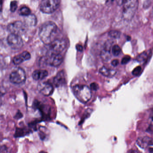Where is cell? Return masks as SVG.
<instances>
[{"instance_id": "cell-1", "label": "cell", "mask_w": 153, "mask_h": 153, "mask_svg": "<svg viewBox=\"0 0 153 153\" xmlns=\"http://www.w3.org/2000/svg\"><path fill=\"white\" fill-rule=\"evenodd\" d=\"M57 32V27L54 22H48L44 23L39 30V36L41 41L48 45L54 41Z\"/></svg>"}, {"instance_id": "cell-2", "label": "cell", "mask_w": 153, "mask_h": 153, "mask_svg": "<svg viewBox=\"0 0 153 153\" xmlns=\"http://www.w3.org/2000/svg\"><path fill=\"white\" fill-rule=\"evenodd\" d=\"M138 0H125L123 3V16L126 20L130 21L134 16L138 7Z\"/></svg>"}, {"instance_id": "cell-3", "label": "cell", "mask_w": 153, "mask_h": 153, "mask_svg": "<svg viewBox=\"0 0 153 153\" xmlns=\"http://www.w3.org/2000/svg\"><path fill=\"white\" fill-rule=\"evenodd\" d=\"M74 95L80 102L84 103L87 102L91 98V92L88 86L82 85H77L73 87Z\"/></svg>"}, {"instance_id": "cell-4", "label": "cell", "mask_w": 153, "mask_h": 153, "mask_svg": "<svg viewBox=\"0 0 153 153\" xmlns=\"http://www.w3.org/2000/svg\"><path fill=\"white\" fill-rule=\"evenodd\" d=\"M26 80V73L24 70L20 67H17L13 69L10 74V82L14 84L24 83Z\"/></svg>"}, {"instance_id": "cell-5", "label": "cell", "mask_w": 153, "mask_h": 153, "mask_svg": "<svg viewBox=\"0 0 153 153\" xmlns=\"http://www.w3.org/2000/svg\"><path fill=\"white\" fill-rule=\"evenodd\" d=\"M59 4V0H42L40 3V10L44 13H52L58 8Z\"/></svg>"}, {"instance_id": "cell-6", "label": "cell", "mask_w": 153, "mask_h": 153, "mask_svg": "<svg viewBox=\"0 0 153 153\" xmlns=\"http://www.w3.org/2000/svg\"><path fill=\"white\" fill-rule=\"evenodd\" d=\"M7 29L12 34L21 36L26 32L27 26L22 22L16 21L9 24L7 27Z\"/></svg>"}, {"instance_id": "cell-7", "label": "cell", "mask_w": 153, "mask_h": 153, "mask_svg": "<svg viewBox=\"0 0 153 153\" xmlns=\"http://www.w3.org/2000/svg\"><path fill=\"white\" fill-rule=\"evenodd\" d=\"M9 45L13 49H19L23 46V42L20 36L11 33L7 39Z\"/></svg>"}, {"instance_id": "cell-8", "label": "cell", "mask_w": 153, "mask_h": 153, "mask_svg": "<svg viewBox=\"0 0 153 153\" xmlns=\"http://www.w3.org/2000/svg\"><path fill=\"white\" fill-rule=\"evenodd\" d=\"M50 53L60 54L66 48V43L62 39H56L48 45Z\"/></svg>"}, {"instance_id": "cell-9", "label": "cell", "mask_w": 153, "mask_h": 153, "mask_svg": "<svg viewBox=\"0 0 153 153\" xmlns=\"http://www.w3.org/2000/svg\"><path fill=\"white\" fill-rule=\"evenodd\" d=\"M46 62L52 66H59L62 62L63 57L61 54L50 53L45 58Z\"/></svg>"}, {"instance_id": "cell-10", "label": "cell", "mask_w": 153, "mask_h": 153, "mask_svg": "<svg viewBox=\"0 0 153 153\" xmlns=\"http://www.w3.org/2000/svg\"><path fill=\"white\" fill-rule=\"evenodd\" d=\"M39 91L45 96H49L53 94V85L47 82H41L37 85Z\"/></svg>"}, {"instance_id": "cell-11", "label": "cell", "mask_w": 153, "mask_h": 153, "mask_svg": "<svg viewBox=\"0 0 153 153\" xmlns=\"http://www.w3.org/2000/svg\"><path fill=\"white\" fill-rule=\"evenodd\" d=\"M31 55L27 51H24L20 54L18 55L13 57V62L15 65H19L25 61L30 59Z\"/></svg>"}, {"instance_id": "cell-12", "label": "cell", "mask_w": 153, "mask_h": 153, "mask_svg": "<svg viewBox=\"0 0 153 153\" xmlns=\"http://www.w3.org/2000/svg\"><path fill=\"white\" fill-rule=\"evenodd\" d=\"M137 144L142 148L153 146V139L148 136L138 137L136 141Z\"/></svg>"}, {"instance_id": "cell-13", "label": "cell", "mask_w": 153, "mask_h": 153, "mask_svg": "<svg viewBox=\"0 0 153 153\" xmlns=\"http://www.w3.org/2000/svg\"><path fill=\"white\" fill-rule=\"evenodd\" d=\"M65 77L64 72L61 71L58 72L54 78L53 82L56 87L62 86L65 83Z\"/></svg>"}, {"instance_id": "cell-14", "label": "cell", "mask_w": 153, "mask_h": 153, "mask_svg": "<svg viewBox=\"0 0 153 153\" xmlns=\"http://www.w3.org/2000/svg\"><path fill=\"white\" fill-rule=\"evenodd\" d=\"M48 74V72L45 70H36L32 74V77L36 81L41 80L45 78Z\"/></svg>"}, {"instance_id": "cell-15", "label": "cell", "mask_w": 153, "mask_h": 153, "mask_svg": "<svg viewBox=\"0 0 153 153\" xmlns=\"http://www.w3.org/2000/svg\"><path fill=\"white\" fill-rule=\"evenodd\" d=\"M99 71L103 76L107 77H113L117 74V71L112 69H108L105 66L101 68Z\"/></svg>"}, {"instance_id": "cell-16", "label": "cell", "mask_w": 153, "mask_h": 153, "mask_svg": "<svg viewBox=\"0 0 153 153\" xmlns=\"http://www.w3.org/2000/svg\"><path fill=\"white\" fill-rule=\"evenodd\" d=\"M30 132H31V131L29 129L18 128H16L15 134H14V137L16 138L23 137L29 134Z\"/></svg>"}, {"instance_id": "cell-17", "label": "cell", "mask_w": 153, "mask_h": 153, "mask_svg": "<svg viewBox=\"0 0 153 153\" xmlns=\"http://www.w3.org/2000/svg\"><path fill=\"white\" fill-rule=\"evenodd\" d=\"M151 53H152V51L151 50H149V51H145V52L141 53L137 57V61L140 63L144 62H146V60L149 58Z\"/></svg>"}, {"instance_id": "cell-18", "label": "cell", "mask_w": 153, "mask_h": 153, "mask_svg": "<svg viewBox=\"0 0 153 153\" xmlns=\"http://www.w3.org/2000/svg\"><path fill=\"white\" fill-rule=\"evenodd\" d=\"M25 24L26 26H34L37 22L36 18L35 15L30 14L28 16H26L25 19Z\"/></svg>"}, {"instance_id": "cell-19", "label": "cell", "mask_w": 153, "mask_h": 153, "mask_svg": "<svg viewBox=\"0 0 153 153\" xmlns=\"http://www.w3.org/2000/svg\"><path fill=\"white\" fill-rule=\"evenodd\" d=\"M19 13L22 16L26 17V16L30 15L31 13V11L28 7L25 6V7H22V8L20 9Z\"/></svg>"}, {"instance_id": "cell-20", "label": "cell", "mask_w": 153, "mask_h": 153, "mask_svg": "<svg viewBox=\"0 0 153 153\" xmlns=\"http://www.w3.org/2000/svg\"><path fill=\"white\" fill-rule=\"evenodd\" d=\"M101 56L102 59L105 62H107L110 60L111 57L110 53L109 51H106V50H103V51L101 52Z\"/></svg>"}, {"instance_id": "cell-21", "label": "cell", "mask_w": 153, "mask_h": 153, "mask_svg": "<svg viewBox=\"0 0 153 153\" xmlns=\"http://www.w3.org/2000/svg\"><path fill=\"white\" fill-rule=\"evenodd\" d=\"M121 49L118 45H115L112 47V53L115 56H118L121 53Z\"/></svg>"}, {"instance_id": "cell-22", "label": "cell", "mask_w": 153, "mask_h": 153, "mask_svg": "<svg viewBox=\"0 0 153 153\" xmlns=\"http://www.w3.org/2000/svg\"><path fill=\"white\" fill-rule=\"evenodd\" d=\"M109 36L113 39H119L120 37L121 33L118 30H112L108 33Z\"/></svg>"}, {"instance_id": "cell-23", "label": "cell", "mask_w": 153, "mask_h": 153, "mask_svg": "<svg viewBox=\"0 0 153 153\" xmlns=\"http://www.w3.org/2000/svg\"><path fill=\"white\" fill-rule=\"evenodd\" d=\"M142 71V68L141 66H137V67H136V68H134V70H133V71H132V74L134 76H139L140 74H141Z\"/></svg>"}, {"instance_id": "cell-24", "label": "cell", "mask_w": 153, "mask_h": 153, "mask_svg": "<svg viewBox=\"0 0 153 153\" xmlns=\"http://www.w3.org/2000/svg\"><path fill=\"white\" fill-rule=\"evenodd\" d=\"M10 10L12 12H14L17 10L18 7V4L16 1H13L11 2L10 5Z\"/></svg>"}, {"instance_id": "cell-25", "label": "cell", "mask_w": 153, "mask_h": 153, "mask_svg": "<svg viewBox=\"0 0 153 153\" xmlns=\"http://www.w3.org/2000/svg\"><path fill=\"white\" fill-rule=\"evenodd\" d=\"M112 43L111 41L108 40L105 43V45H104V48L103 50H106L107 51H109L110 50L111 48V45H112Z\"/></svg>"}, {"instance_id": "cell-26", "label": "cell", "mask_w": 153, "mask_h": 153, "mask_svg": "<svg viewBox=\"0 0 153 153\" xmlns=\"http://www.w3.org/2000/svg\"><path fill=\"white\" fill-rule=\"evenodd\" d=\"M131 60V57L129 56H126L122 58L121 61V64L122 65H125L127 64Z\"/></svg>"}, {"instance_id": "cell-27", "label": "cell", "mask_w": 153, "mask_h": 153, "mask_svg": "<svg viewBox=\"0 0 153 153\" xmlns=\"http://www.w3.org/2000/svg\"><path fill=\"white\" fill-rule=\"evenodd\" d=\"M98 88H99V86H98V85L96 83H92L90 85V89L94 90V91H97L98 89Z\"/></svg>"}, {"instance_id": "cell-28", "label": "cell", "mask_w": 153, "mask_h": 153, "mask_svg": "<svg viewBox=\"0 0 153 153\" xmlns=\"http://www.w3.org/2000/svg\"><path fill=\"white\" fill-rule=\"evenodd\" d=\"M6 90L3 86H0V98L6 94Z\"/></svg>"}, {"instance_id": "cell-29", "label": "cell", "mask_w": 153, "mask_h": 153, "mask_svg": "<svg viewBox=\"0 0 153 153\" xmlns=\"http://www.w3.org/2000/svg\"><path fill=\"white\" fill-rule=\"evenodd\" d=\"M119 63V62L118 60H114L111 62V64L113 66H117L118 65Z\"/></svg>"}, {"instance_id": "cell-30", "label": "cell", "mask_w": 153, "mask_h": 153, "mask_svg": "<svg viewBox=\"0 0 153 153\" xmlns=\"http://www.w3.org/2000/svg\"><path fill=\"white\" fill-rule=\"evenodd\" d=\"M22 117V113H21L20 112H18V113H17V114H16L15 117H14V118L16 119H19L21 118Z\"/></svg>"}, {"instance_id": "cell-31", "label": "cell", "mask_w": 153, "mask_h": 153, "mask_svg": "<svg viewBox=\"0 0 153 153\" xmlns=\"http://www.w3.org/2000/svg\"><path fill=\"white\" fill-rule=\"evenodd\" d=\"M76 49H77V51L82 52L83 51V47L81 45H76Z\"/></svg>"}, {"instance_id": "cell-32", "label": "cell", "mask_w": 153, "mask_h": 153, "mask_svg": "<svg viewBox=\"0 0 153 153\" xmlns=\"http://www.w3.org/2000/svg\"><path fill=\"white\" fill-rule=\"evenodd\" d=\"M149 119H150V121H151V125H153V112L150 114Z\"/></svg>"}, {"instance_id": "cell-33", "label": "cell", "mask_w": 153, "mask_h": 153, "mask_svg": "<svg viewBox=\"0 0 153 153\" xmlns=\"http://www.w3.org/2000/svg\"><path fill=\"white\" fill-rule=\"evenodd\" d=\"M127 153H139L138 151H137L136 150H134V149H130L128 152H127Z\"/></svg>"}, {"instance_id": "cell-34", "label": "cell", "mask_w": 153, "mask_h": 153, "mask_svg": "<svg viewBox=\"0 0 153 153\" xmlns=\"http://www.w3.org/2000/svg\"><path fill=\"white\" fill-rule=\"evenodd\" d=\"M3 0H0V11H1L2 8V5Z\"/></svg>"}, {"instance_id": "cell-35", "label": "cell", "mask_w": 153, "mask_h": 153, "mask_svg": "<svg viewBox=\"0 0 153 153\" xmlns=\"http://www.w3.org/2000/svg\"><path fill=\"white\" fill-rule=\"evenodd\" d=\"M149 153H153V148H150L149 149Z\"/></svg>"}, {"instance_id": "cell-36", "label": "cell", "mask_w": 153, "mask_h": 153, "mask_svg": "<svg viewBox=\"0 0 153 153\" xmlns=\"http://www.w3.org/2000/svg\"><path fill=\"white\" fill-rule=\"evenodd\" d=\"M39 153H47L46 152H44V151H41V152H39Z\"/></svg>"}, {"instance_id": "cell-37", "label": "cell", "mask_w": 153, "mask_h": 153, "mask_svg": "<svg viewBox=\"0 0 153 153\" xmlns=\"http://www.w3.org/2000/svg\"><path fill=\"white\" fill-rule=\"evenodd\" d=\"M2 104V101L1 100H0V106H1V105Z\"/></svg>"}, {"instance_id": "cell-38", "label": "cell", "mask_w": 153, "mask_h": 153, "mask_svg": "<svg viewBox=\"0 0 153 153\" xmlns=\"http://www.w3.org/2000/svg\"><path fill=\"white\" fill-rule=\"evenodd\" d=\"M111 1H113V0H111Z\"/></svg>"}]
</instances>
